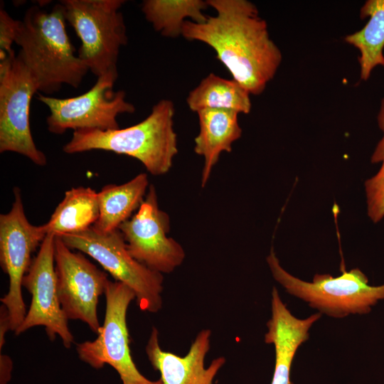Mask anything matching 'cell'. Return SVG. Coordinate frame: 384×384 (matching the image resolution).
<instances>
[{"label": "cell", "instance_id": "cb8c5ba5", "mask_svg": "<svg viewBox=\"0 0 384 384\" xmlns=\"http://www.w3.org/2000/svg\"><path fill=\"white\" fill-rule=\"evenodd\" d=\"M384 68V67H383ZM378 122L383 136L378 143L371 156L372 163H379L384 160V99L381 101L380 111L378 115Z\"/></svg>", "mask_w": 384, "mask_h": 384}, {"label": "cell", "instance_id": "d6986e66", "mask_svg": "<svg viewBox=\"0 0 384 384\" xmlns=\"http://www.w3.org/2000/svg\"><path fill=\"white\" fill-rule=\"evenodd\" d=\"M250 92L238 82L210 73L192 90L186 103L192 112L205 109L227 110L248 114L251 110Z\"/></svg>", "mask_w": 384, "mask_h": 384}, {"label": "cell", "instance_id": "30bf717a", "mask_svg": "<svg viewBox=\"0 0 384 384\" xmlns=\"http://www.w3.org/2000/svg\"><path fill=\"white\" fill-rule=\"evenodd\" d=\"M37 93V82L18 54L0 63V152L21 154L42 166L47 159L33 141L29 120Z\"/></svg>", "mask_w": 384, "mask_h": 384}, {"label": "cell", "instance_id": "2e32d148", "mask_svg": "<svg viewBox=\"0 0 384 384\" xmlns=\"http://www.w3.org/2000/svg\"><path fill=\"white\" fill-rule=\"evenodd\" d=\"M199 133L194 139V151L204 159L201 186L208 182L211 171L223 152H230L233 142L242 135L237 112L205 109L196 112Z\"/></svg>", "mask_w": 384, "mask_h": 384}, {"label": "cell", "instance_id": "7a4b0ae2", "mask_svg": "<svg viewBox=\"0 0 384 384\" xmlns=\"http://www.w3.org/2000/svg\"><path fill=\"white\" fill-rule=\"evenodd\" d=\"M63 8L59 2L50 11L33 6L20 20L15 41L18 55L35 78L38 92L49 95L64 84L79 87L89 71L75 55L65 29Z\"/></svg>", "mask_w": 384, "mask_h": 384}, {"label": "cell", "instance_id": "4fadbf2b", "mask_svg": "<svg viewBox=\"0 0 384 384\" xmlns=\"http://www.w3.org/2000/svg\"><path fill=\"white\" fill-rule=\"evenodd\" d=\"M55 240L54 234L46 235L23 277L22 286L31 294V302L22 324L14 334L19 335L31 328L42 326L50 341L58 336L63 346L69 348L74 337L58 294Z\"/></svg>", "mask_w": 384, "mask_h": 384}, {"label": "cell", "instance_id": "9a60e30c", "mask_svg": "<svg viewBox=\"0 0 384 384\" xmlns=\"http://www.w3.org/2000/svg\"><path fill=\"white\" fill-rule=\"evenodd\" d=\"M271 318L267 323L266 343L273 344L275 363L271 384H293L290 379L292 361L298 348L309 338V331L321 316L320 312L306 319L295 317L282 302L275 287L272 291Z\"/></svg>", "mask_w": 384, "mask_h": 384}, {"label": "cell", "instance_id": "277c9868", "mask_svg": "<svg viewBox=\"0 0 384 384\" xmlns=\"http://www.w3.org/2000/svg\"><path fill=\"white\" fill-rule=\"evenodd\" d=\"M267 262L274 279L289 294L305 301L321 314L334 318L367 314L378 300L384 299V284L369 285L368 277L358 268L343 270L336 277L316 274L313 282H308L283 269L273 249Z\"/></svg>", "mask_w": 384, "mask_h": 384}, {"label": "cell", "instance_id": "3957f363", "mask_svg": "<svg viewBox=\"0 0 384 384\" xmlns=\"http://www.w3.org/2000/svg\"><path fill=\"white\" fill-rule=\"evenodd\" d=\"M174 113L173 102L162 99L144 119L131 127L73 131L63 151L70 154L92 150L112 151L137 159L154 176L165 174L178 152Z\"/></svg>", "mask_w": 384, "mask_h": 384}, {"label": "cell", "instance_id": "ffe728a7", "mask_svg": "<svg viewBox=\"0 0 384 384\" xmlns=\"http://www.w3.org/2000/svg\"><path fill=\"white\" fill-rule=\"evenodd\" d=\"M361 18H368L365 26L345 37L360 51L361 78L368 80L373 70L384 67V0H368L361 9Z\"/></svg>", "mask_w": 384, "mask_h": 384}, {"label": "cell", "instance_id": "d4e9b609", "mask_svg": "<svg viewBox=\"0 0 384 384\" xmlns=\"http://www.w3.org/2000/svg\"><path fill=\"white\" fill-rule=\"evenodd\" d=\"M10 330V323L8 316V311L4 305L0 307V352H2V348L5 343V336L7 331Z\"/></svg>", "mask_w": 384, "mask_h": 384}, {"label": "cell", "instance_id": "44dd1931", "mask_svg": "<svg viewBox=\"0 0 384 384\" xmlns=\"http://www.w3.org/2000/svg\"><path fill=\"white\" fill-rule=\"evenodd\" d=\"M208 6L202 0H145L142 11L156 32L164 37L176 38L182 34L186 18L195 23L207 19L203 10Z\"/></svg>", "mask_w": 384, "mask_h": 384}, {"label": "cell", "instance_id": "8992f818", "mask_svg": "<svg viewBox=\"0 0 384 384\" xmlns=\"http://www.w3.org/2000/svg\"><path fill=\"white\" fill-rule=\"evenodd\" d=\"M59 237L69 248L87 254L115 281L128 286L134 292L136 303L142 311L156 313L162 308L163 274L148 268L130 255L119 229L104 233L92 226Z\"/></svg>", "mask_w": 384, "mask_h": 384}, {"label": "cell", "instance_id": "6da1fadb", "mask_svg": "<svg viewBox=\"0 0 384 384\" xmlns=\"http://www.w3.org/2000/svg\"><path fill=\"white\" fill-rule=\"evenodd\" d=\"M216 11L203 23L187 20L181 36L204 43L233 79L250 95L261 94L274 78L282 53L270 38L267 22L255 4L247 0H207Z\"/></svg>", "mask_w": 384, "mask_h": 384}, {"label": "cell", "instance_id": "ac0fdd59", "mask_svg": "<svg viewBox=\"0 0 384 384\" xmlns=\"http://www.w3.org/2000/svg\"><path fill=\"white\" fill-rule=\"evenodd\" d=\"M97 192L90 187H75L65 193L50 219L43 224L46 233L60 236L81 232L99 218Z\"/></svg>", "mask_w": 384, "mask_h": 384}, {"label": "cell", "instance_id": "9c48e42d", "mask_svg": "<svg viewBox=\"0 0 384 384\" xmlns=\"http://www.w3.org/2000/svg\"><path fill=\"white\" fill-rule=\"evenodd\" d=\"M10 210L0 215V265L9 277L8 292L1 302L8 311L10 330L15 332L26 314L22 282L47 233L43 225L31 224L24 212L19 188L14 189Z\"/></svg>", "mask_w": 384, "mask_h": 384}, {"label": "cell", "instance_id": "484cf974", "mask_svg": "<svg viewBox=\"0 0 384 384\" xmlns=\"http://www.w3.org/2000/svg\"><path fill=\"white\" fill-rule=\"evenodd\" d=\"M1 363V384H6L9 380L10 372L12 368V362L10 358L0 353Z\"/></svg>", "mask_w": 384, "mask_h": 384}, {"label": "cell", "instance_id": "52a82bcc", "mask_svg": "<svg viewBox=\"0 0 384 384\" xmlns=\"http://www.w3.org/2000/svg\"><path fill=\"white\" fill-rule=\"evenodd\" d=\"M104 294L103 324L95 339L76 345L78 357L95 369L110 365L117 372L122 384H162L160 379L151 380L142 375L131 355L127 314L130 303L136 299L134 292L122 282L108 280Z\"/></svg>", "mask_w": 384, "mask_h": 384}, {"label": "cell", "instance_id": "603a6c76", "mask_svg": "<svg viewBox=\"0 0 384 384\" xmlns=\"http://www.w3.org/2000/svg\"><path fill=\"white\" fill-rule=\"evenodd\" d=\"M20 20H15L4 10L0 9V63L14 59L16 55L12 49Z\"/></svg>", "mask_w": 384, "mask_h": 384}, {"label": "cell", "instance_id": "e0dca14e", "mask_svg": "<svg viewBox=\"0 0 384 384\" xmlns=\"http://www.w3.org/2000/svg\"><path fill=\"white\" fill-rule=\"evenodd\" d=\"M149 185L148 176L139 174L130 181L120 184H107L97 192L100 214L92 226L107 233L119 229L143 202Z\"/></svg>", "mask_w": 384, "mask_h": 384}, {"label": "cell", "instance_id": "8fae6325", "mask_svg": "<svg viewBox=\"0 0 384 384\" xmlns=\"http://www.w3.org/2000/svg\"><path fill=\"white\" fill-rule=\"evenodd\" d=\"M119 230L130 255L151 270L171 273L184 260L183 248L168 235L169 216L160 209L154 185H149L137 212Z\"/></svg>", "mask_w": 384, "mask_h": 384}, {"label": "cell", "instance_id": "7402d4cb", "mask_svg": "<svg viewBox=\"0 0 384 384\" xmlns=\"http://www.w3.org/2000/svg\"><path fill=\"white\" fill-rule=\"evenodd\" d=\"M378 172L365 182L368 215L377 223L384 217V160Z\"/></svg>", "mask_w": 384, "mask_h": 384}, {"label": "cell", "instance_id": "5b68a950", "mask_svg": "<svg viewBox=\"0 0 384 384\" xmlns=\"http://www.w3.org/2000/svg\"><path fill=\"white\" fill-rule=\"evenodd\" d=\"M66 21L81 41L78 57L97 78L118 72L121 47L127 43L124 0H62Z\"/></svg>", "mask_w": 384, "mask_h": 384}, {"label": "cell", "instance_id": "7c38bea8", "mask_svg": "<svg viewBox=\"0 0 384 384\" xmlns=\"http://www.w3.org/2000/svg\"><path fill=\"white\" fill-rule=\"evenodd\" d=\"M55 268L57 290L66 318L80 320L98 334L99 298L105 294L107 274L80 252H74L59 236L55 240Z\"/></svg>", "mask_w": 384, "mask_h": 384}, {"label": "cell", "instance_id": "ba28073f", "mask_svg": "<svg viewBox=\"0 0 384 384\" xmlns=\"http://www.w3.org/2000/svg\"><path fill=\"white\" fill-rule=\"evenodd\" d=\"M117 78L118 72L100 76L88 91L73 97L57 98L37 93V100L50 110L46 118L48 130L63 134L68 129H119L118 115L134 113L135 107L126 101L123 90H113Z\"/></svg>", "mask_w": 384, "mask_h": 384}, {"label": "cell", "instance_id": "5bb4252c", "mask_svg": "<svg viewBox=\"0 0 384 384\" xmlns=\"http://www.w3.org/2000/svg\"><path fill=\"white\" fill-rule=\"evenodd\" d=\"M211 331L203 329L192 342L187 354L180 356L162 350L159 331L153 326L145 347L153 368L160 373L162 384H213V379L226 360L213 359L208 368L205 358L210 347Z\"/></svg>", "mask_w": 384, "mask_h": 384}]
</instances>
